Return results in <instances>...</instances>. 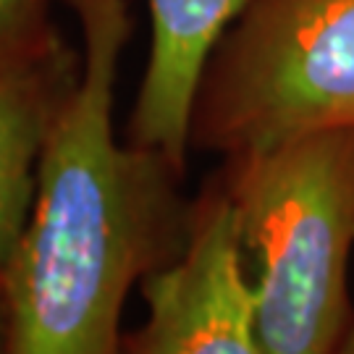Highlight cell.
<instances>
[{
	"label": "cell",
	"instance_id": "cell-7",
	"mask_svg": "<svg viewBox=\"0 0 354 354\" xmlns=\"http://www.w3.org/2000/svg\"><path fill=\"white\" fill-rule=\"evenodd\" d=\"M39 0H0V50L29 45Z\"/></svg>",
	"mask_w": 354,
	"mask_h": 354
},
{
	"label": "cell",
	"instance_id": "cell-4",
	"mask_svg": "<svg viewBox=\"0 0 354 354\" xmlns=\"http://www.w3.org/2000/svg\"><path fill=\"white\" fill-rule=\"evenodd\" d=\"M147 320L115 354H263L223 184L192 213L184 250L142 281Z\"/></svg>",
	"mask_w": 354,
	"mask_h": 354
},
{
	"label": "cell",
	"instance_id": "cell-8",
	"mask_svg": "<svg viewBox=\"0 0 354 354\" xmlns=\"http://www.w3.org/2000/svg\"><path fill=\"white\" fill-rule=\"evenodd\" d=\"M339 354H354V326L349 328V333H346V339H344Z\"/></svg>",
	"mask_w": 354,
	"mask_h": 354
},
{
	"label": "cell",
	"instance_id": "cell-2",
	"mask_svg": "<svg viewBox=\"0 0 354 354\" xmlns=\"http://www.w3.org/2000/svg\"><path fill=\"white\" fill-rule=\"evenodd\" d=\"M223 189L263 354H339L354 326V127L228 158Z\"/></svg>",
	"mask_w": 354,
	"mask_h": 354
},
{
	"label": "cell",
	"instance_id": "cell-3",
	"mask_svg": "<svg viewBox=\"0 0 354 354\" xmlns=\"http://www.w3.org/2000/svg\"><path fill=\"white\" fill-rule=\"evenodd\" d=\"M354 127V0H250L197 92L192 140L228 158Z\"/></svg>",
	"mask_w": 354,
	"mask_h": 354
},
{
	"label": "cell",
	"instance_id": "cell-1",
	"mask_svg": "<svg viewBox=\"0 0 354 354\" xmlns=\"http://www.w3.org/2000/svg\"><path fill=\"white\" fill-rule=\"evenodd\" d=\"M84 55L42 147L24 231L0 279L6 354H115L134 281L189 236L160 152L118 145L113 89L129 39L124 0H74Z\"/></svg>",
	"mask_w": 354,
	"mask_h": 354
},
{
	"label": "cell",
	"instance_id": "cell-5",
	"mask_svg": "<svg viewBox=\"0 0 354 354\" xmlns=\"http://www.w3.org/2000/svg\"><path fill=\"white\" fill-rule=\"evenodd\" d=\"M250 0H147L152 45L131 113V142L184 171L205 68Z\"/></svg>",
	"mask_w": 354,
	"mask_h": 354
},
{
	"label": "cell",
	"instance_id": "cell-6",
	"mask_svg": "<svg viewBox=\"0 0 354 354\" xmlns=\"http://www.w3.org/2000/svg\"><path fill=\"white\" fill-rule=\"evenodd\" d=\"M68 87L55 95L32 42L0 50V279L32 210L42 147Z\"/></svg>",
	"mask_w": 354,
	"mask_h": 354
}]
</instances>
